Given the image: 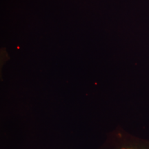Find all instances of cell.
<instances>
[{"label":"cell","instance_id":"obj_1","mask_svg":"<svg viewBox=\"0 0 149 149\" xmlns=\"http://www.w3.org/2000/svg\"><path fill=\"white\" fill-rule=\"evenodd\" d=\"M97 149H149V139L134 135L118 126L107 133Z\"/></svg>","mask_w":149,"mask_h":149}]
</instances>
